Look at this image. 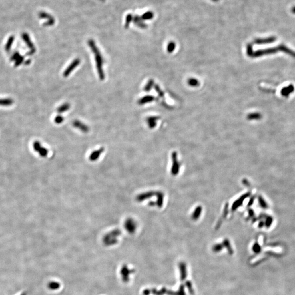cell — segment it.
<instances>
[{
  "mask_svg": "<svg viewBox=\"0 0 295 295\" xmlns=\"http://www.w3.org/2000/svg\"><path fill=\"white\" fill-rule=\"evenodd\" d=\"M153 17H154V13L151 11H149L145 13L144 14H143L142 15V16L141 17V19L143 20H150V19L153 18Z\"/></svg>",
  "mask_w": 295,
  "mask_h": 295,
  "instance_id": "obj_20",
  "label": "cell"
},
{
  "mask_svg": "<svg viewBox=\"0 0 295 295\" xmlns=\"http://www.w3.org/2000/svg\"><path fill=\"white\" fill-rule=\"evenodd\" d=\"M212 1H214V2H218L219 0H212Z\"/></svg>",
  "mask_w": 295,
  "mask_h": 295,
  "instance_id": "obj_34",
  "label": "cell"
},
{
  "mask_svg": "<svg viewBox=\"0 0 295 295\" xmlns=\"http://www.w3.org/2000/svg\"><path fill=\"white\" fill-rule=\"evenodd\" d=\"M63 120H64V118L62 117L61 115H60L56 116L54 119V121L57 124H60L61 123H63Z\"/></svg>",
  "mask_w": 295,
  "mask_h": 295,
  "instance_id": "obj_23",
  "label": "cell"
},
{
  "mask_svg": "<svg viewBox=\"0 0 295 295\" xmlns=\"http://www.w3.org/2000/svg\"><path fill=\"white\" fill-rule=\"evenodd\" d=\"M24 57L23 56H20L18 59L15 61V66L17 67V66H19V65H20L23 63V62L24 61Z\"/></svg>",
  "mask_w": 295,
  "mask_h": 295,
  "instance_id": "obj_24",
  "label": "cell"
},
{
  "mask_svg": "<svg viewBox=\"0 0 295 295\" xmlns=\"http://www.w3.org/2000/svg\"><path fill=\"white\" fill-rule=\"evenodd\" d=\"M133 17H132V15L129 14H128L126 17V21H125V27L126 29H127L129 26V24L131 23V22L133 20Z\"/></svg>",
  "mask_w": 295,
  "mask_h": 295,
  "instance_id": "obj_22",
  "label": "cell"
},
{
  "mask_svg": "<svg viewBox=\"0 0 295 295\" xmlns=\"http://www.w3.org/2000/svg\"><path fill=\"white\" fill-rule=\"evenodd\" d=\"M72 125L74 127L77 129H79L81 132L84 133H87L89 131V127L86 125L85 123H81L79 120H74Z\"/></svg>",
  "mask_w": 295,
  "mask_h": 295,
  "instance_id": "obj_8",
  "label": "cell"
},
{
  "mask_svg": "<svg viewBox=\"0 0 295 295\" xmlns=\"http://www.w3.org/2000/svg\"><path fill=\"white\" fill-rule=\"evenodd\" d=\"M14 38H15L14 36H11L9 37V38H8L6 46H5V49L7 51H9V50L11 48L13 43L14 41Z\"/></svg>",
  "mask_w": 295,
  "mask_h": 295,
  "instance_id": "obj_18",
  "label": "cell"
},
{
  "mask_svg": "<svg viewBox=\"0 0 295 295\" xmlns=\"http://www.w3.org/2000/svg\"><path fill=\"white\" fill-rule=\"evenodd\" d=\"M197 83V81L196 80H192V79H191V80L190 81H189V83H190V85H193V86L195 85Z\"/></svg>",
  "mask_w": 295,
  "mask_h": 295,
  "instance_id": "obj_31",
  "label": "cell"
},
{
  "mask_svg": "<svg viewBox=\"0 0 295 295\" xmlns=\"http://www.w3.org/2000/svg\"><path fill=\"white\" fill-rule=\"evenodd\" d=\"M295 87L292 85H290L289 86L285 87L281 90V94L283 96H288L290 93L294 91Z\"/></svg>",
  "mask_w": 295,
  "mask_h": 295,
  "instance_id": "obj_12",
  "label": "cell"
},
{
  "mask_svg": "<svg viewBox=\"0 0 295 295\" xmlns=\"http://www.w3.org/2000/svg\"><path fill=\"white\" fill-rule=\"evenodd\" d=\"M277 48L278 49V51H281L285 53V54H287L289 55L295 57V52L294 51L291 50L288 48L287 47H286L285 45H279Z\"/></svg>",
  "mask_w": 295,
  "mask_h": 295,
  "instance_id": "obj_10",
  "label": "cell"
},
{
  "mask_svg": "<svg viewBox=\"0 0 295 295\" xmlns=\"http://www.w3.org/2000/svg\"><path fill=\"white\" fill-rule=\"evenodd\" d=\"M154 85V81L152 79L149 80L148 81L147 84L145 85V87H144V90L146 92H149L150 91L151 89L152 88V87Z\"/></svg>",
  "mask_w": 295,
  "mask_h": 295,
  "instance_id": "obj_21",
  "label": "cell"
},
{
  "mask_svg": "<svg viewBox=\"0 0 295 295\" xmlns=\"http://www.w3.org/2000/svg\"><path fill=\"white\" fill-rule=\"evenodd\" d=\"M70 108V105L68 103H65L61 105H60L57 109V111L59 114H61L68 111Z\"/></svg>",
  "mask_w": 295,
  "mask_h": 295,
  "instance_id": "obj_17",
  "label": "cell"
},
{
  "mask_svg": "<svg viewBox=\"0 0 295 295\" xmlns=\"http://www.w3.org/2000/svg\"><path fill=\"white\" fill-rule=\"evenodd\" d=\"M104 148H101L97 150H94L92 152L89 156V159L91 161H95L98 160V158L100 157L101 155L104 152Z\"/></svg>",
  "mask_w": 295,
  "mask_h": 295,
  "instance_id": "obj_9",
  "label": "cell"
},
{
  "mask_svg": "<svg viewBox=\"0 0 295 295\" xmlns=\"http://www.w3.org/2000/svg\"><path fill=\"white\" fill-rule=\"evenodd\" d=\"M276 40V38L275 37H270L262 39H257L255 40V43L258 44H268V43H273Z\"/></svg>",
  "mask_w": 295,
  "mask_h": 295,
  "instance_id": "obj_13",
  "label": "cell"
},
{
  "mask_svg": "<svg viewBox=\"0 0 295 295\" xmlns=\"http://www.w3.org/2000/svg\"><path fill=\"white\" fill-rule=\"evenodd\" d=\"M31 62V60L30 59H29L27 60H26V61L25 62V65H28L29 64H30Z\"/></svg>",
  "mask_w": 295,
  "mask_h": 295,
  "instance_id": "obj_32",
  "label": "cell"
},
{
  "mask_svg": "<svg viewBox=\"0 0 295 295\" xmlns=\"http://www.w3.org/2000/svg\"><path fill=\"white\" fill-rule=\"evenodd\" d=\"M261 116L259 113H254V114H250L249 117V119H259L260 118H261Z\"/></svg>",
  "mask_w": 295,
  "mask_h": 295,
  "instance_id": "obj_25",
  "label": "cell"
},
{
  "mask_svg": "<svg viewBox=\"0 0 295 295\" xmlns=\"http://www.w3.org/2000/svg\"><path fill=\"white\" fill-rule=\"evenodd\" d=\"M80 63V60L79 59H75L71 63V64L68 66L67 68L65 70L63 75L64 77H67L68 76L72 73L75 68L79 66Z\"/></svg>",
  "mask_w": 295,
  "mask_h": 295,
  "instance_id": "obj_4",
  "label": "cell"
},
{
  "mask_svg": "<svg viewBox=\"0 0 295 295\" xmlns=\"http://www.w3.org/2000/svg\"><path fill=\"white\" fill-rule=\"evenodd\" d=\"M13 103L12 99L8 98V99H0V105H4V106H8L11 105Z\"/></svg>",
  "mask_w": 295,
  "mask_h": 295,
  "instance_id": "obj_19",
  "label": "cell"
},
{
  "mask_svg": "<svg viewBox=\"0 0 295 295\" xmlns=\"http://www.w3.org/2000/svg\"><path fill=\"white\" fill-rule=\"evenodd\" d=\"M133 22L135 25H137L138 27H141V29H145L147 28V26L143 22V20L141 19V17L138 16V15H135L133 18Z\"/></svg>",
  "mask_w": 295,
  "mask_h": 295,
  "instance_id": "obj_11",
  "label": "cell"
},
{
  "mask_svg": "<svg viewBox=\"0 0 295 295\" xmlns=\"http://www.w3.org/2000/svg\"><path fill=\"white\" fill-rule=\"evenodd\" d=\"M121 234V231L119 229H115L106 234L103 237V242L107 246H111L116 244L117 242V237Z\"/></svg>",
  "mask_w": 295,
  "mask_h": 295,
  "instance_id": "obj_2",
  "label": "cell"
},
{
  "mask_svg": "<svg viewBox=\"0 0 295 295\" xmlns=\"http://www.w3.org/2000/svg\"><path fill=\"white\" fill-rule=\"evenodd\" d=\"M87 43L90 48L91 49L92 53L94 54L99 78L101 80H103L105 78V73L103 69V65L104 63L103 58L98 47H97L96 43L93 39H89Z\"/></svg>",
  "mask_w": 295,
  "mask_h": 295,
  "instance_id": "obj_1",
  "label": "cell"
},
{
  "mask_svg": "<svg viewBox=\"0 0 295 295\" xmlns=\"http://www.w3.org/2000/svg\"><path fill=\"white\" fill-rule=\"evenodd\" d=\"M20 56V54L18 52H15L12 56L11 57V60L12 61H16Z\"/></svg>",
  "mask_w": 295,
  "mask_h": 295,
  "instance_id": "obj_28",
  "label": "cell"
},
{
  "mask_svg": "<svg viewBox=\"0 0 295 295\" xmlns=\"http://www.w3.org/2000/svg\"><path fill=\"white\" fill-rule=\"evenodd\" d=\"M124 227L129 234H134L136 231L137 224L133 219L129 218L125 221Z\"/></svg>",
  "mask_w": 295,
  "mask_h": 295,
  "instance_id": "obj_3",
  "label": "cell"
},
{
  "mask_svg": "<svg viewBox=\"0 0 295 295\" xmlns=\"http://www.w3.org/2000/svg\"><path fill=\"white\" fill-rule=\"evenodd\" d=\"M159 117H151L147 118V121L148 126L150 129L154 128L156 125V121L159 119Z\"/></svg>",
  "mask_w": 295,
  "mask_h": 295,
  "instance_id": "obj_15",
  "label": "cell"
},
{
  "mask_svg": "<svg viewBox=\"0 0 295 295\" xmlns=\"http://www.w3.org/2000/svg\"><path fill=\"white\" fill-rule=\"evenodd\" d=\"M25 295V294H23V295Z\"/></svg>",
  "mask_w": 295,
  "mask_h": 295,
  "instance_id": "obj_35",
  "label": "cell"
},
{
  "mask_svg": "<svg viewBox=\"0 0 295 295\" xmlns=\"http://www.w3.org/2000/svg\"><path fill=\"white\" fill-rule=\"evenodd\" d=\"M49 288L51 289H58L59 288V284L57 283H54L52 282L49 284Z\"/></svg>",
  "mask_w": 295,
  "mask_h": 295,
  "instance_id": "obj_26",
  "label": "cell"
},
{
  "mask_svg": "<svg viewBox=\"0 0 295 295\" xmlns=\"http://www.w3.org/2000/svg\"><path fill=\"white\" fill-rule=\"evenodd\" d=\"M278 51V49L277 48H269V49H264V50H260L258 51H256L254 53H253V56L254 57H258L260 56L264 55H268L270 54H274L277 53Z\"/></svg>",
  "mask_w": 295,
  "mask_h": 295,
  "instance_id": "obj_6",
  "label": "cell"
},
{
  "mask_svg": "<svg viewBox=\"0 0 295 295\" xmlns=\"http://www.w3.org/2000/svg\"><path fill=\"white\" fill-rule=\"evenodd\" d=\"M291 12L292 13H294V14H295V6L294 7H292V8H291Z\"/></svg>",
  "mask_w": 295,
  "mask_h": 295,
  "instance_id": "obj_33",
  "label": "cell"
},
{
  "mask_svg": "<svg viewBox=\"0 0 295 295\" xmlns=\"http://www.w3.org/2000/svg\"><path fill=\"white\" fill-rule=\"evenodd\" d=\"M154 194H155V192L153 191H148V192H143L140 194H138L135 197V200L138 202H143V201L147 200L148 198H149L151 197L154 196Z\"/></svg>",
  "mask_w": 295,
  "mask_h": 295,
  "instance_id": "obj_7",
  "label": "cell"
},
{
  "mask_svg": "<svg viewBox=\"0 0 295 295\" xmlns=\"http://www.w3.org/2000/svg\"><path fill=\"white\" fill-rule=\"evenodd\" d=\"M155 89L156 91L159 93V95H160V96H163V93H162V92L160 90V89L159 88V86H158V85H155Z\"/></svg>",
  "mask_w": 295,
  "mask_h": 295,
  "instance_id": "obj_29",
  "label": "cell"
},
{
  "mask_svg": "<svg viewBox=\"0 0 295 295\" xmlns=\"http://www.w3.org/2000/svg\"><path fill=\"white\" fill-rule=\"evenodd\" d=\"M35 52H36V48H33V49H31V50H30L29 52H28V53H27V55H33Z\"/></svg>",
  "mask_w": 295,
  "mask_h": 295,
  "instance_id": "obj_30",
  "label": "cell"
},
{
  "mask_svg": "<svg viewBox=\"0 0 295 295\" xmlns=\"http://www.w3.org/2000/svg\"><path fill=\"white\" fill-rule=\"evenodd\" d=\"M39 17L41 19H48V21L43 24V25L45 26H52V25L54 24V23H55V19H54V18L51 15H50L49 14H48L47 13L43 12H41L39 13Z\"/></svg>",
  "mask_w": 295,
  "mask_h": 295,
  "instance_id": "obj_5",
  "label": "cell"
},
{
  "mask_svg": "<svg viewBox=\"0 0 295 295\" xmlns=\"http://www.w3.org/2000/svg\"><path fill=\"white\" fill-rule=\"evenodd\" d=\"M22 38H23V40L27 44V45L28 46V47L29 48H30L31 49L35 48L34 45H33V44L32 43V42H31L30 36H29V35L27 33H23Z\"/></svg>",
  "mask_w": 295,
  "mask_h": 295,
  "instance_id": "obj_14",
  "label": "cell"
},
{
  "mask_svg": "<svg viewBox=\"0 0 295 295\" xmlns=\"http://www.w3.org/2000/svg\"><path fill=\"white\" fill-rule=\"evenodd\" d=\"M175 48V44L173 42H170L167 47V50L168 52H172Z\"/></svg>",
  "mask_w": 295,
  "mask_h": 295,
  "instance_id": "obj_27",
  "label": "cell"
},
{
  "mask_svg": "<svg viewBox=\"0 0 295 295\" xmlns=\"http://www.w3.org/2000/svg\"><path fill=\"white\" fill-rule=\"evenodd\" d=\"M154 100V97L152 96H145L138 100V105H143L151 102Z\"/></svg>",
  "mask_w": 295,
  "mask_h": 295,
  "instance_id": "obj_16",
  "label": "cell"
}]
</instances>
